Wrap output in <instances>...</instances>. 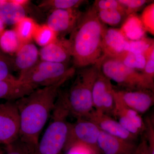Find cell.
Segmentation results:
<instances>
[{
    "mask_svg": "<svg viewBox=\"0 0 154 154\" xmlns=\"http://www.w3.org/2000/svg\"><path fill=\"white\" fill-rule=\"evenodd\" d=\"M39 51L33 42H27L21 45L13 57L14 71L19 72V74L32 68L38 62Z\"/></svg>",
    "mask_w": 154,
    "mask_h": 154,
    "instance_id": "cell-17",
    "label": "cell"
},
{
    "mask_svg": "<svg viewBox=\"0 0 154 154\" xmlns=\"http://www.w3.org/2000/svg\"><path fill=\"white\" fill-rule=\"evenodd\" d=\"M12 71H14L13 57L0 49V81L18 79L11 74Z\"/></svg>",
    "mask_w": 154,
    "mask_h": 154,
    "instance_id": "cell-29",
    "label": "cell"
},
{
    "mask_svg": "<svg viewBox=\"0 0 154 154\" xmlns=\"http://www.w3.org/2000/svg\"><path fill=\"white\" fill-rule=\"evenodd\" d=\"M97 13L102 23L113 27L122 25L128 17L125 11L116 9L100 10Z\"/></svg>",
    "mask_w": 154,
    "mask_h": 154,
    "instance_id": "cell-25",
    "label": "cell"
},
{
    "mask_svg": "<svg viewBox=\"0 0 154 154\" xmlns=\"http://www.w3.org/2000/svg\"><path fill=\"white\" fill-rule=\"evenodd\" d=\"M67 81L38 88L15 101L19 112L21 140L37 145L42 131L55 107L61 87Z\"/></svg>",
    "mask_w": 154,
    "mask_h": 154,
    "instance_id": "cell-1",
    "label": "cell"
},
{
    "mask_svg": "<svg viewBox=\"0 0 154 154\" xmlns=\"http://www.w3.org/2000/svg\"><path fill=\"white\" fill-rule=\"evenodd\" d=\"M83 14L79 9L55 10L50 12L46 25L58 37L71 33Z\"/></svg>",
    "mask_w": 154,
    "mask_h": 154,
    "instance_id": "cell-11",
    "label": "cell"
},
{
    "mask_svg": "<svg viewBox=\"0 0 154 154\" xmlns=\"http://www.w3.org/2000/svg\"><path fill=\"white\" fill-rule=\"evenodd\" d=\"M115 88L111 81L99 70L93 86L92 101L94 110L113 116L115 106Z\"/></svg>",
    "mask_w": 154,
    "mask_h": 154,
    "instance_id": "cell-8",
    "label": "cell"
},
{
    "mask_svg": "<svg viewBox=\"0 0 154 154\" xmlns=\"http://www.w3.org/2000/svg\"><path fill=\"white\" fill-rule=\"evenodd\" d=\"M41 60L57 63H68L72 57L71 45L69 39L58 37L39 51Z\"/></svg>",
    "mask_w": 154,
    "mask_h": 154,
    "instance_id": "cell-14",
    "label": "cell"
},
{
    "mask_svg": "<svg viewBox=\"0 0 154 154\" xmlns=\"http://www.w3.org/2000/svg\"><path fill=\"white\" fill-rule=\"evenodd\" d=\"M85 119L95 123L101 131L112 136L134 142L137 138V137L130 133L110 116L94 110Z\"/></svg>",
    "mask_w": 154,
    "mask_h": 154,
    "instance_id": "cell-13",
    "label": "cell"
},
{
    "mask_svg": "<svg viewBox=\"0 0 154 154\" xmlns=\"http://www.w3.org/2000/svg\"><path fill=\"white\" fill-rule=\"evenodd\" d=\"M105 28L93 6L83 12L69 39L75 68L94 65L100 61L103 56L102 41Z\"/></svg>",
    "mask_w": 154,
    "mask_h": 154,
    "instance_id": "cell-2",
    "label": "cell"
},
{
    "mask_svg": "<svg viewBox=\"0 0 154 154\" xmlns=\"http://www.w3.org/2000/svg\"><path fill=\"white\" fill-rule=\"evenodd\" d=\"M0 154H5V152L0 148Z\"/></svg>",
    "mask_w": 154,
    "mask_h": 154,
    "instance_id": "cell-38",
    "label": "cell"
},
{
    "mask_svg": "<svg viewBox=\"0 0 154 154\" xmlns=\"http://www.w3.org/2000/svg\"><path fill=\"white\" fill-rule=\"evenodd\" d=\"M3 2V0H0V4Z\"/></svg>",
    "mask_w": 154,
    "mask_h": 154,
    "instance_id": "cell-39",
    "label": "cell"
},
{
    "mask_svg": "<svg viewBox=\"0 0 154 154\" xmlns=\"http://www.w3.org/2000/svg\"><path fill=\"white\" fill-rule=\"evenodd\" d=\"M98 146L104 154H134L137 145L134 142L114 137L101 131Z\"/></svg>",
    "mask_w": 154,
    "mask_h": 154,
    "instance_id": "cell-16",
    "label": "cell"
},
{
    "mask_svg": "<svg viewBox=\"0 0 154 154\" xmlns=\"http://www.w3.org/2000/svg\"><path fill=\"white\" fill-rule=\"evenodd\" d=\"M68 111L57 96L51 115V120L41 139L38 141L37 154H62L64 150L70 123Z\"/></svg>",
    "mask_w": 154,
    "mask_h": 154,
    "instance_id": "cell-4",
    "label": "cell"
},
{
    "mask_svg": "<svg viewBox=\"0 0 154 154\" xmlns=\"http://www.w3.org/2000/svg\"><path fill=\"white\" fill-rule=\"evenodd\" d=\"M5 146V154H37V145L25 142L19 138Z\"/></svg>",
    "mask_w": 154,
    "mask_h": 154,
    "instance_id": "cell-28",
    "label": "cell"
},
{
    "mask_svg": "<svg viewBox=\"0 0 154 154\" xmlns=\"http://www.w3.org/2000/svg\"><path fill=\"white\" fill-rule=\"evenodd\" d=\"M37 25L32 18L26 17L15 25L14 30L22 44L31 42Z\"/></svg>",
    "mask_w": 154,
    "mask_h": 154,
    "instance_id": "cell-23",
    "label": "cell"
},
{
    "mask_svg": "<svg viewBox=\"0 0 154 154\" xmlns=\"http://www.w3.org/2000/svg\"><path fill=\"white\" fill-rule=\"evenodd\" d=\"M66 154H99L84 145L76 144L66 150Z\"/></svg>",
    "mask_w": 154,
    "mask_h": 154,
    "instance_id": "cell-35",
    "label": "cell"
},
{
    "mask_svg": "<svg viewBox=\"0 0 154 154\" xmlns=\"http://www.w3.org/2000/svg\"><path fill=\"white\" fill-rule=\"evenodd\" d=\"M22 44L14 29L5 30L0 35V49L6 54H15Z\"/></svg>",
    "mask_w": 154,
    "mask_h": 154,
    "instance_id": "cell-21",
    "label": "cell"
},
{
    "mask_svg": "<svg viewBox=\"0 0 154 154\" xmlns=\"http://www.w3.org/2000/svg\"><path fill=\"white\" fill-rule=\"evenodd\" d=\"M115 96L126 107L140 114L145 113L154 103L153 91L146 89L117 90Z\"/></svg>",
    "mask_w": 154,
    "mask_h": 154,
    "instance_id": "cell-10",
    "label": "cell"
},
{
    "mask_svg": "<svg viewBox=\"0 0 154 154\" xmlns=\"http://www.w3.org/2000/svg\"><path fill=\"white\" fill-rule=\"evenodd\" d=\"M56 33L46 24L37 25L34 31L33 39L42 47L51 43L57 38Z\"/></svg>",
    "mask_w": 154,
    "mask_h": 154,
    "instance_id": "cell-27",
    "label": "cell"
},
{
    "mask_svg": "<svg viewBox=\"0 0 154 154\" xmlns=\"http://www.w3.org/2000/svg\"><path fill=\"white\" fill-rule=\"evenodd\" d=\"M99 70L98 64L81 68L68 91H60L59 96L69 115L77 119L86 118L94 110L92 91Z\"/></svg>",
    "mask_w": 154,
    "mask_h": 154,
    "instance_id": "cell-3",
    "label": "cell"
},
{
    "mask_svg": "<svg viewBox=\"0 0 154 154\" xmlns=\"http://www.w3.org/2000/svg\"><path fill=\"white\" fill-rule=\"evenodd\" d=\"M5 24H4L2 20L0 18V35L3 33V31L5 30Z\"/></svg>",
    "mask_w": 154,
    "mask_h": 154,
    "instance_id": "cell-37",
    "label": "cell"
},
{
    "mask_svg": "<svg viewBox=\"0 0 154 154\" xmlns=\"http://www.w3.org/2000/svg\"><path fill=\"white\" fill-rule=\"evenodd\" d=\"M19 117L15 102L0 104V145H8L19 138Z\"/></svg>",
    "mask_w": 154,
    "mask_h": 154,
    "instance_id": "cell-9",
    "label": "cell"
},
{
    "mask_svg": "<svg viewBox=\"0 0 154 154\" xmlns=\"http://www.w3.org/2000/svg\"><path fill=\"white\" fill-rule=\"evenodd\" d=\"M146 60L144 68L141 72L145 88L154 91V44L145 54Z\"/></svg>",
    "mask_w": 154,
    "mask_h": 154,
    "instance_id": "cell-24",
    "label": "cell"
},
{
    "mask_svg": "<svg viewBox=\"0 0 154 154\" xmlns=\"http://www.w3.org/2000/svg\"><path fill=\"white\" fill-rule=\"evenodd\" d=\"M154 44V40L146 36L136 41L128 40L125 47V51L142 54L144 55L149 48Z\"/></svg>",
    "mask_w": 154,
    "mask_h": 154,
    "instance_id": "cell-30",
    "label": "cell"
},
{
    "mask_svg": "<svg viewBox=\"0 0 154 154\" xmlns=\"http://www.w3.org/2000/svg\"><path fill=\"white\" fill-rule=\"evenodd\" d=\"M93 6L97 11L116 9L125 11L123 6L118 0H96Z\"/></svg>",
    "mask_w": 154,
    "mask_h": 154,
    "instance_id": "cell-34",
    "label": "cell"
},
{
    "mask_svg": "<svg viewBox=\"0 0 154 154\" xmlns=\"http://www.w3.org/2000/svg\"><path fill=\"white\" fill-rule=\"evenodd\" d=\"M101 130L95 123L87 119H79L70 123L64 150L76 144L84 145L99 154L98 141Z\"/></svg>",
    "mask_w": 154,
    "mask_h": 154,
    "instance_id": "cell-7",
    "label": "cell"
},
{
    "mask_svg": "<svg viewBox=\"0 0 154 154\" xmlns=\"http://www.w3.org/2000/svg\"><path fill=\"white\" fill-rule=\"evenodd\" d=\"M144 28L152 35L154 34V3L146 6L140 17Z\"/></svg>",
    "mask_w": 154,
    "mask_h": 154,
    "instance_id": "cell-31",
    "label": "cell"
},
{
    "mask_svg": "<svg viewBox=\"0 0 154 154\" xmlns=\"http://www.w3.org/2000/svg\"><path fill=\"white\" fill-rule=\"evenodd\" d=\"M145 124L146 141L147 143L150 154H154V118L148 117L146 118Z\"/></svg>",
    "mask_w": 154,
    "mask_h": 154,
    "instance_id": "cell-33",
    "label": "cell"
},
{
    "mask_svg": "<svg viewBox=\"0 0 154 154\" xmlns=\"http://www.w3.org/2000/svg\"><path fill=\"white\" fill-rule=\"evenodd\" d=\"M97 64L104 75L125 90L146 89L141 72L125 66L116 58L103 56Z\"/></svg>",
    "mask_w": 154,
    "mask_h": 154,
    "instance_id": "cell-6",
    "label": "cell"
},
{
    "mask_svg": "<svg viewBox=\"0 0 154 154\" xmlns=\"http://www.w3.org/2000/svg\"><path fill=\"white\" fill-rule=\"evenodd\" d=\"M125 66L133 69L141 70L144 68L146 63V57L142 54L125 51L115 57Z\"/></svg>",
    "mask_w": 154,
    "mask_h": 154,
    "instance_id": "cell-26",
    "label": "cell"
},
{
    "mask_svg": "<svg viewBox=\"0 0 154 154\" xmlns=\"http://www.w3.org/2000/svg\"><path fill=\"white\" fill-rule=\"evenodd\" d=\"M87 2L84 0H43L39 3L38 7L51 12L55 10L77 9Z\"/></svg>",
    "mask_w": 154,
    "mask_h": 154,
    "instance_id": "cell-22",
    "label": "cell"
},
{
    "mask_svg": "<svg viewBox=\"0 0 154 154\" xmlns=\"http://www.w3.org/2000/svg\"><path fill=\"white\" fill-rule=\"evenodd\" d=\"M122 5L128 16L135 14L140 11L146 3L149 1L146 0H118Z\"/></svg>",
    "mask_w": 154,
    "mask_h": 154,
    "instance_id": "cell-32",
    "label": "cell"
},
{
    "mask_svg": "<svg viewBox=\"0 0 154 154\" xmlns=\"http://www.w3.org/2000/svg\"><path fill=\"white\" fill-rule=\"evenodd\" d=\"M134 154H150L147 143L145 138L142 140L140 143L137 146Z\"/></svg>",
    "mask_w": 154,
    "mask_h": 154,
    "instance_id": "cell-36",
    "label": "cell"
},
{
    "mask_svg": "<svg viewBox=\"0 0 154 154\" xmlns=\"http://www.w3.org/2000/svg\"><path fill=\"white\" fill-rule=\"evenodd\" d=\"M115 106L113 116L118 119V121L122 126L136 137L143 132L145 130V124L140 114L126 107L115 96Z\"/></svg>",
    "mask_w": 154,
    "mask_h": 154,
    "instance_id": "cell-12",
    "label": "cell"
},
{
    "mask_svg": "<svg viewBox=\"0 0 154 154\" xmlns=\"http://www.w3.org/2000/svg\"><path fill=\"white\" fill-rule=\"evenodd\" d=\"M75 73L74 67H69L68 63L39 60L32 68L19 74L18 79L36 90L68 81Z\"/></svg>",
    "mask_w": 154,
    "mask_h": 154,
    "instance_id": "cell-5",
    "label": "cell"
},
{
    "mask_svg": "<svg viewBox=\"0 0 154 154\" xmlns=\"http://www.w3.org/2000/svg\"><path fill=\"white\" fill-rule=\"evenodd\" d=\"M120 29L128 40L136 41L145 36L146 31L140 18L135 14L128 16Z\"/></svg>",
    "mask_w": 154,
    "mask_h": 154,
    "instance_id": "cell-20",
    "label": "cell"
},
{
    "mask_svg": "<svg viewBox=\"0 0 154 154\" xmlns=\"http://www.w3.org/2000/svg\"><path fill=\"white\" fill-rule=\"evenodd\" d=\"M128 39L120 29L105 27L102 34L103 56L115 58L125 51Z\"/></svg>",
    "mask_w": 154,
    "mask_h": 154,
    "instance_id": "cell-15",
    "label": "cell"
},
{
    "mask_svg": "<svg viewBox=\"0 0 154 154\" xmlns=\"http://www.w3.org/2000/svg\"><path fill=\"white\" fill-rule=\"evenodd\" d=\"M26 17L25 7L14 0H3L0 4V18L5 25H15Z\"/></svg>",
    "mask_w": 154,
    "mask_h": 154,
    "instance_id": "cell-19",
    "label": "cell"
},
{
    "mask_svg": "<svg viewBox=\"0 0 154 154\" xmlns=\"http://www.w3.org/2000/svg\"><path fill=\"white\" fill-rule=\"evenodd\" d=\"M34 90L19 80L0 81V99L15 102Z\"/></svg>",
    "mask_w": 154,
    "mask_h": 154,
    "instance_id": "cell-18",
    "label": "cell"
}]
</instances>
